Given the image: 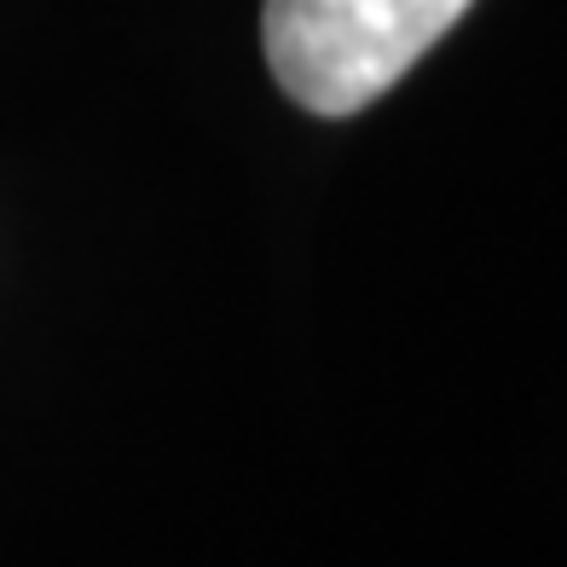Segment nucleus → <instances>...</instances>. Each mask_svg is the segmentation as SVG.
Masks as SVG:
<instances>
[{"mask_svg":"<svg viewBox=\"0 0 567 567\" xmlns=\"http://www.w3.org/2000/svg\"><path fill=\"white\" fill-rule=\"evenodd\" d=\"M475 0H267L272 82L313 116L377 105Z\"/></svg>","mask_w":567,"mask_h":567,"instance_id":"obj_1","label":"nucleus"}]
</instances>
